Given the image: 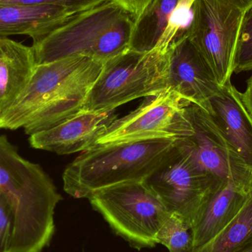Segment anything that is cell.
I'll return each instance as SVG.
<instances>
[{
    "label": "cell",
    "mask_w": 252,
    "mask_h": 252,
    "mask_svg": "<svg viewBox=\"0 0 252 252\" xmlns=\"http://www.w3.org/2000/svg\"><path fill=\"white\" fill-rule=\"evenodd\" d=\"M227 1L245 13L247 10L252 7V0H227Z\"/></svg>",
    "instance_id": "d4e9b609"
},
{
    "label": "cell",
    "mask_w": 252,
    "mask_h": 252,
    "mask_svg": "<svg viewBox=\"0 0 252 252\" xmlns=\"http://www.w3.org/2000/svg\"><path fill=\"white\" fill-rule=\"evenodd\" d=\"M252 70V7L247 10L240 29L234 73Z\"/></svg>",
    "instance_id": "ffe728a7"
},
{
    "label": "cell",
    "mask_w": 252,
    "mask_h": 252,
    "mask_svg": "<svg viewBox=\"0 0 252 252\" xmlns=\"http://www.w3.org/2000/svg\"><path fill=\"white\" fill-rule=\"evenodd\" d=\"M169 65L170 48L155 47L145 53L128 49L103 63L82 110H115L135 99L161 93L167 89Z\"/></svg>",
    "instance_id": "5b68a950"
},
{
    "label": "cell",
    "mask_w": 252,
    "mask_h": 252,
    "mask_svg": "<svg viewBox=\"0 0 252 252\" xmlns=\"http://www.w3.org/2000/svg\"><path fill=\"white\" fill-rule=\"evenodd\" d=\"M179 0H152L134 22L129 49L149 52L155 48Z\"/></svg>",
    "instance_id": "e0dca14e"
},
{
    "label": "cell",
    "mask_w": 252,
    "mask_h": 252,
    "mask_svg": "<svg viewBox=\"0 0 252 252\" xmlns=\"http://www.w3.org/2000/svg\"><path fill=\"white\" fill-rule=\"evenodd\" d=\"M211 115L243 161L252 170V117L241 93L229 81L210 101Z\"/></svg>",
    "instance_id": "4fadbf2b"
},
{
    "label": "cell",
    "mask_w": 252,
    "mask_h": 252,
    "mask_svg": "<svg viewBox=\"0 0 252 252\" xmlns=\"http://www.w3.org/2000/svg\"><path fill=\"white\" fill-rule=\"evenodd\" d=\"M117 119L115 110H81L59 125L29 136L30 145L59 155L83 152L94 147Z\"/></svg>",
    "instance_id": "7c38bea8"
},
{
    "label": "cell",
    "mask_w": 252,
    "mask_h": 252,
    "mask_svg": "<svg viewBox=\"0 0 252 252\" xmlns=\"http://www.w3.org/2000/svg\"><path fill=\"white\" fill-rule=\"evenodd\" d=\"M186 110L193 133L177 140L178 144L201 170L220 183L250 184L252 170L243 161L212 115L192 103L187 106Z\"/></svg>",
    "instance_id": "30bf717a"
},
{
    "label": "cell",
    "mask_w": 252,
    "mask_h": 252,
    "mask_svg": "<svg viewBox=\"0 0 252 252\" xmlns=\"http://www.w3.org/2000/svg\"><path fill=\"white\" fill-rule=\"evenodd\" d=\"M252 245V179L244 204L214 238L191 252H237Z\"/></svg>",
    "instance_id": "ac0fdd59"
},
{
    "label": "cell",
    "mask_w": 252,
    "mask_h": 252,
    "mask_svg": "<svg viewBox=\"0 0 252 252\" xmlns=\"http://www.w3.org/2000/svg\"><path fill=\"white\" fill-rule=\"evenodd\" d=\"M194 1H195V0H179V4H182V5H185L191 8Z\"/></svg>",
    "instance_id": "484cf974"
},
{
    "label": "cell",
    "mask_w": 252,
    "mask_h": 252,
    "mask_svg": "<svg viewBox=\"0 0 252 252\" xmlns=\"http://www.w3.org/2000/svg\"><path fill=\"white\" fill-rule=\"evenodd\" d=\"M0 190L14 218L11 252H42L54 235V214L62 199L41 166L21 157L0 136Z\"/></svg>",
    "instance_id": "7a4b0ae2"
},
{
    "label": "cell",
    "mask_w": 252,
    "mask_h": 252,
    "mask_svg": "<svg viewBox=\"0 0 252 252\" xmlns=\"http://www.w3.org/2000/svg\"><path fill=\"white\" fill-rule=\"evenodd\" d=\"M189 103L167 88L147 97L136 110L117 119L95 145L153 139L179 140L188 137L193 133L186 110Z\"/></svg>",
    "instance_id": "9c48e42d"
},
{
    "label": "cell",
    "mask_w": 252,
    "mask_h": 252,
    "mask_svg": "<svg viewBox=\"0 0 252 252\" xmlns=\"http://www.w3.org/2000/svg\"><path fill=\"white\" fill-rule=\"evenodd\" d=\"M237 252H252V245L247 247V248L243 249V250H240V251Z\"/></svg>",
    "instance_id": "4316f807"
},
{
    "label": "cell",
    "mask_w": 252,
    "mask_h": 252,
    "mask_svg": "<svg viewBox=\"0 0 252 252\" xmlns=\"http://www.w3.org/2000/svg\"><path fill=\"white\" fill-rule=\"evenodd\" d=\"M35 66L32 47L0 38V116L19 98Z\"/></svg>",
    "instance_id": "9a60e30c"
},
{
    "label": "cell",
    "mask_w": 252,
    "mask_h": 252,
    "mask_svg": "<svg viewBox=\"0 0 252 252\" xmlns=\"http://www.w3.org/2000/svg\"><path fill=\"white\" fill-rule=\"evenodd\" d=\"M103 63L83 56L36 65L28 85L0 116V130L28 136L51 128L82 110Z\"/></svg>",
    "instance_id": "6da1fadb"
},
{
    "label": "cell",
    "mask_w": 252,
    "mask_h": 252,
    "mask_svg": "<svg viewBox=\"0 0 252 252\" xmlns=\"http://www.w3.org/2000/svg\"><path fill=\"white\" fill-rule=\"evenodd\" d=\"M134 20L114 0L101 2L63 19L32 40L36 65L83 56L105 63L128 50Z\"/></svg>",
    "instance_id": "3957f363"
},
{
    "label": "cell",
    "mask_w": 252,
    "mask_h": 252,
    "mask_svg": "<svg viewBox=\"0 0 252 252\" xmlns=\"http://www.w3.org/2000/svg\"><path fill=\"white\" fill-rule=\"evenodd\" d=\"M176 139H153L94 145L65 169L63 189L75 198L117 185L145 182L176 146Z\"/></svg>",
    "instance_id": "277c9868"
},
{
    "label": "cell",
    "mask_w": 252,
    "mask_h": 252,
    "mask_svg": "<svg viewBox=\"0 0 252 252\" xmlns=\"http://www.w3.org/2000/svg\"><path fill=\"white\" fill-rule=\"evenodd\" d=\"M220 87L187 33L170 45L167 89L211 115Z\"/></svg>",
    "instance_id": "8fae6325"
},
{
    "label": "cell",
    "mask_w": 252,
    "mask_h": 252,
    "mask_svg": "<svg viewBox=\"0 0 252 252\" xmlns=\"http://www.w3.org/2000/svg\"><path fill=\"white\" fill-rule=\"evenodd\" d=\"M241 97L247 111L252 117V75L247 81L245 91L241 93Z\"/></svg>",
    "instance_id": "cb8c5ba5"
},
{
    "label": "cell",
    "mask_w": 252,
    "mask_h": 252,
    "mask_svg": "<svg viewBox=\"0 0 252 252\" xmlns=\"http://www.w3.org/2000/svg\"><path fill=\"white\" fill-rule=\"evenodd\" d=\"M157 244L169 252H191L193 250V232L190 223L175 215L163 223L157 235Z\"/></svg>",
    "instance_id": "d6986e66"
},
{
    "label": "cell",
    "mask_w": 252,
    "mask_h": 252,
    "mask_svg": "<svg viewBox=\"0 0 252 252\" xmlns=\"http://www.w3.org/2000/svg\"><path fill=\"white\" fill-rule=\"evenodd\" d=\"M145 183L170 215L192 226L211 197L225 185L201 170L177 142Z\"/></svg>",
    "instance_id": "52a82bcc"
},
{
    "label": "cell",
    "mask_w": 252,
    "mask_h": 252,
    "mask_svg": "<svg viewBox=\"0 0 252 252\" xmlns=\"http://www.w3.org/2000/svg\"><path fill=\"white\" fill-rule=\"evenodd\" d=\"M250 185L228 182L216 191L192 225L193 250L211 241L233 220L245 201Z\"/></svg>",
    "instance_id": "5bb4252c"
},
{
    "label": "cell",
    "mask_w": 252,
    "mask_h": 252,
    "mask_svg": "<svg viewBox=\"0 0 252 252\" xmlns=\"http://www.w3.org/2000/svg\"><path fill=\"white\" fill-rule=\"evenodd\" d=\"M78 12L60 6L0 4V38L28 35L35 39Z\"/></svg>",
    "instance_id": "2e32d148"
},
{
    "label": "cell",
    "mask_w": 252,
    "mask_h": 252,
    "mask_svg": "<svg viewBox=\"0 0 252 252\" xmlns=\"http://www.w3.org/2000/svg\"><path fill=\"white\" fill-rule=\"evenodd\" d=\"M136 20L145 11L152 0H114Z\"/></svg>",
    "instance_id": "603a6c76"
},
{
    "label": "cell",
    "mask_w": 252,
    "mask_h": 252,
    "mask_svg": "<svg viewBox=\"0 0 252 252\" xmlns=\"http://www.w3.org/2000/svg\"><path fill=\"white\" fill-rule=\"evenodd\" d=\"M187 35L220 87L234 73L238 35L245 12L227 0H195Z\"/></svg>",
    "instance_id": "ba28073f"
},
{
    "label": "cell",
    "mask_w": 252,
    "mask_h": 252,
    "mask_svg": "<svg viewBox=\"0 0 252 252\" xmlns=\"http://www.w3.org/2000/svg\"><path fill=\"white\" fill-rule=\"evenodd\" d=\"M103 0H0V4H19V5H55L72 10H87Z\"/></svg>",
    "instance_id": "7402d4cb"
},
{
    "label": "cell",
    "mask_w": 252,
    "mask_h": 252,
    "mask_svg": "<svg viewBox=\"0 0 252 252\" xmlns=\"http://www.w3.org/2000/svg\"><path fill=\"white\" fill-rule=\"evenodd\" d=\"M88 199L114 232L138 250L157 245L158 230L170 216L145 182L111 187Z\"/></svg>",
    "instance_id": "8992f818"
},
{
    "label": "cell",
    "mask_w": 252,
    "mask_h": 252,
    "mask_svg": "<svg viewBox=\"0 0 252 252\" xmlns=\"http://www.w3.org/2000/svg\"><path fill=\"white\" fill-rule=\"evenodd\" d=\"M14 218L5 195L0 190V252H11Z\"/></svg>",
    "instance_id": "44dd1931"
}]
</instances>
